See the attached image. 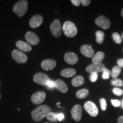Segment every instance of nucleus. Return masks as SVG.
I'll list each match as a JSON object with an SVG mask.
<instances>
[{
    "instance_id": "1",
    "label": "nucleus",
    "mask_w": 123,
    "mask_h": 123,
    "mask_svg": "<svg viewBox=\"0 0 123 123\" xmlns=\"http://www.w3.org/2000/svg\"><path fill=\"white\" fill-rule=\"evenodd\" d=\"M51 109L47 105H41L37 107L31 113L33 120L37 122H39L46 117Z\"/></svg>"
},
{
    "instance_id": "2",
    "label": "nucleus",
    "mask_w": 123,
    "mask_h": 123,
    "mask_svg": "<svg viewBox=\"0 0 123 123\" xmlns=\"http://www.w3.org/2000/svg\"><path fill=\"white\" fill-rule=\"evenodd\" d=\"M62 30L66 37L71 38L75 37L78 33V29L75 25L71 21H66L63 24Z\"/></svg>"
},
{
    "instance_id": "3",
    "label": "nucleus",
    "mask_w": 123,
    "mask_h": 123,
    "mask_svg": "<svg viewBox=\"0 0 123 123\" xmlns=\"http://www.w3.org/2000/svg\"><path fill=\"white\" fill-rule=\"evenodd\" d=\"M28 7V2L25 0H21L17 2L13 7V11L17 15V16L21 17L25 14Z\"/></svg>"
},
{
    "instance_id": "4",
    "label": "nucleus",
    "mask_w": 123,
    "mask_h": 123,
    "mask_svg": "<svg viewBox=\"0 0 123 123\" xmlns=\"http://www.w3.org/2000/svg\"><path fill=\"white\" fill-rule=\"evenodd\" d=\"M84 110L87 111L90 116L92 117H96L99 113V110L97 106L92 101H87L84 105Z\"/></svg>"
},
{
    "instance_id": "5",
    "label": "nucleus",
    "mask_w": 123,
    "mask_h": 123,
    "mask_svg": "<svg viewBox=\"0 0 123 123\" xmlns=\"http://www.w3.org/2000/svg\"><path fill=\"white\" fill-rule=\"evenodd\" d=\"M12 56L18 63H25L27 61V55L19 50H14L12 53Z\"/></svg>"
},
{
    "instance_id": "6",
    "label": "nucleus",
    "mask_w": 123,
    "mask_h": 123,
    "mask_svg": "<svg viewBox=\"0 0 123 123\" xmlns=\"http://www.w3.org/2000/svg\"><path fill=\"white\" fill-rule=\"evenodd\" d=\"M50 30L52 34L56 38L59 37L62 33V26L58 19H55L50 25Z\"/></svg>"
},
{
    "instance_id": "7",
    "label": "nucleus",
    "mask_w": 123,
    "mask_h": 123,
    "mask_svg": "<svg viewBox=\"0 0 123 123\" xmlns=\"http://www.w3.org/2000/svg\"><path fill=\"white\" fill-rule=\"evenodd\" d=\"M33 80L36 83L42 86H46L50 79L47 75L42 73H38L34 76Z\"/></svg>"
},
{
    "instance_id": "8",
    "label": "nucleus",
    "mask_w": 123,
    "mask_h": 123,
    "mask_svg": "<svg viewBox=\"0 0 123 123\" xmlns=\"http://www.w3.org/2000/svg\"><path fill=\"white\" fill-rule=\"evenodd\" d=\"M46 98L45 92L43 91L37 92L32 95L31 97V101L33 104H41L43 102Z\"/></svg>"
},
{
    "instance_id": "9",
    "label": "nucleus",
    "mask_w": 123,
    "mask_h": 123,
    "mask_svg": "<svg viewBox=\"0 0 123 123\" xmlns=\"http://www.w3.org/2000/svg\"><path fill=\"white\" fill-rule=\"evenodd\" d=\"M95 24L99 27L105 30L108 29L111 26V22L110 20L102 15L96 18L95 20Z\"/></svg>"
},
{
    "instance_id": "10",
    "label": "nucleus",
    "mask_w": 123,
    "mask_h": 123,
    "mask_svg": "<svg viewBox=\"0 0 123 123\" xmlns=\"http://www.w3.org/2000/svg\"><path fill=\"white\" fill-rule=\"evenodd\" d=\"M105 69V66L104 64H94L92 63L88 65L86 68V71L88 73H100L103 72Z\"/></svg>"
},
{
    "instance_id": "11",
    "label": "nucleus",
    "mask_w": 123,
    "mask_h": 123,
    "mask_svg": "<svg viewBox=\"0 0 123 123\" xmlns=\"http://www.w3.org/2000/svg\"><path fill=\"white\" fill-rule=\"evenodd\" d=\"M71 113L72 117L75 121H79L82 117V108L81 106L79 104L74 106L71 111Z\"/></svg>"
},
{
    "instance_id": "12",
    "label": "nucleus",
    "mask_w": 123,
    "mask_h": 123,
    "mask_svg": "<svg viewBox=\"0 0 123 123\" xmlns=\"http://www.w3.org/2000/svg\"><path fill=\"white\" fill-rule=\"evenodd\" d=\"M25 39L28 43L31 45H37L39 42V38L38 35L31 31H28L26 34Z\"/></svg>"
},
{
    "instance_id": "13",
    "label": "nucleus",
    "mask_w": 123,
    "mask_h": 123,
    "mask_svg": "<svg viewBox=\"0 0 123 123\" xmlns=\"http://www.w3.org/2000/svg\"><path fill=\"white\" fill-rule=\"evenodd\" d=\"M43 21V18L41 15H34L30 20L29 25L31 28H37L42 25Z\"/></svg>"
},
{
    "instance_id": "14",
    "label": "nucleus",
    "mask_w": 123,
    "mask_h": 123,
    "mask_svg": "<svg viewBox=\"0 0 123 123\" xmlns=\"http://www.w3.org/2000/svg\"><path fill=\"white\" fill-rule=\"evenodd\" d=\"M64 58L66 63L71 64V65L76 64L78 61V56H77V55L74 53H71V52L66 53L64 55Z\"/></svg>"
},
{
    "instance_id": "15",
    "label": "nucleus",
    "mask_w": 123,
    "mask_h": 123,
    "mask_svg": "<svg viewBox=\"0 0 123 123\" xmlns=\"http://www.w3.org/2000/svg\"><path fill=\"white\" fill-rule=\"evenodd\" d=\"M56 65V61L53 59L44 60L41 63V67L46 71L52 70L55 68Z\"/></svg>"
},
{
    "instance_id": "16",
    "label": "nucleus",
    "mask_w": 123,
    "mask_h": 123,
    "mask_svg": "<svg viewBox=\"0 0 123 123\" xmlns=\"http://www.w3.org/2000/svg\"><path fill=\"white\" fill-rule=\"evenodd\" d=\"M80 52L83 55L87 58L93 57L94 54V50L92 48V46L87 44L83 45L80 47Z\"/></svg>"
},
{
    "instance_id": "17",
    "label": "nucleus",
    "mask_w": 123,
    "mask_h": 123,
    "mask_svg": "<svg viewBox=\"0 0 123 123\" xmlns=\"http://www.w3.org/2000/svg\"><path fill=\"white\" fill-rule=\"evenodd\" d=\"M55 88L62 93H66L68 91V87L62 80L57 79L55 81Z\"/></svg>"
},
{
    "instance_id": "18",
    "label": "nucleus",
    "mask_w": 123,
    "mask_h": 123,
    "mask_svg": "<svg viewBox=\"0 0 123 123\" xmlns=\"http://www.w3.org/2000/svg\"><path fill=\"white\" fill-rule=\"evenodd\" d=\"M16 46L17 48L24 52H29L31 50V47L30 44L22 41H18L16 42Z\"/></svg>"
},
{
    "instance_id": "19",
    "label": "nucleus",
    "mask_w": 123,
    "mask_h": 123,
    "mask_svg": "<svg viewBox=\"0 0 123 123\" xmlns=\"http://www.w3.org/2000/svg\"><path fill=\"white\" fill-rule=\"evenodd\" d=\"M104 58V54L103 52L99 51L92 57V61L94 64L101 63V62L103 61Z\"/></svg>"
},
{
    "instance_id": "20",
    "label": "nucleus",
    "mask_w": 123,
    "mask_h": 123,
    "mask_svg": "<svg viewBox=\"0 0 123 123\" xmlns=\"http://www.w3.org/2000/svg\"><path fill=\"white\" fill-rule=\"evenodd\" d=\"M71 83L72 85H73L74 87H79V86L84 84V78L82 76H80V75H78V76H75V78H73V79L72 80Z\"/></svg>"
},
{
    "instance_id": "21",
    "label": "nucleus",
    "mask_w": 123,
    "mask_h": 123,
    "mask_svg": "<svg viewBox=\"0 0 123 123\" xmlns=\"http://www.w3.org/2000/svg\"><path fill=\"white\" fill-rule=\"evenodd\" d=\"M76 74V70L73 68H66L61 72V75L65 78H70Z\"/></svg>"
},
{
    "instance_id": "22",
    "label": "nucleus",
    "mask_w": 123,
    "mask_h": 123,
    "mask_svg": "<svg viewBox=\"0 0 123 123\" xmlns=\"http://www.w3.org/2000/svg\"><path fill=\"white\" fill-rule=\"evenodd\" d=\"M88 90L86 88H83L76 92V96L78 99H84L88 95Z\"/></svg>"
},
{
    "instance_id": "23",
    "label": "nucleus",
    "mask_w": 123,
    "mask_h": 123,
    "mask_svg": "<svg viewBox=\"0 0 123 123\" xmlns=\"http://www.w3.org/2000/svg\"><path fill=\"white\" fill-rule=\"evenodd\" d=\"M105 34L102 31H97L96 32V41L98 44H101L104 41Z\"/></svg>"
},
{
    "instance_id": "24",
    "label": "nucleus",
    "mask_w": 123,
    "mask_h": 123,
    "mask_svg": "<svg viewBox=\"0 0 123 123\" xmlns=\"http://www.w3.org/2000/svg\"><path fill=\"white\" fill-rule=\"evenodd\" d=\"M57 114H58L57 113L50 112L47 115V116H46V117L49 121H51V122H53V123L57 122V121H58L57 119Z\"/></svg>"
},
{
    "instance_id": "25",
    "label": "nucleus",
    "mask_w": 123,
    "mask_h": 123,
    "mask_svg": "<svg viewBox=\"0 0 123 123\" xmlns=\"http://www.w3.org/2000/svg\"><path fill=\"white\" fill-rule=\"evenodd\" d=\"M121 73V68L119 67L118 66H115L111 71V76L113 79H116V78L120 75V74Z\"/></svg>"
},
{
    "instance_id": "26",
    "label": "nucleus",
    "mask_w": 123,
    "mask_h": 123,
    "mask_svg": "<svg viewBox=\"0 0 123 123\" xmlns=\"http://www.w3.org/2000/svg\"><path fill=\"white\" fill-rule=\"evenodd\" d=\"M112 38L113 41L117 44H121L122 42V38L119 33H113L112 34Z\"/></svg>"
},
{
    "instance_id": "27",
    "label": "nucleus",
    "mask_w": 123,
    "mask_h": 123,
    "mask_svg": "<svg viewBox=\"0 0 123 123\" xmlns=\"http://www.w3.org/2000/svg\"><path fill=\"white\" fill-rule=\"evenodd\" d=\"M111 84L113 87H121L123 86V81L120 79H113L111 81Z\"/></svg>"
},
{
    "instance_id": "28",
    "label": "nucleus",
    "mask_w": 123,
    "mask_h": 123,
    "mask_svg": "<svg viewBox=\"0 0 123 123\" xmlns=\"http://www.w3.org/2000/svg\"><path fill=\"white\" fill-rule=\"evenodd\" d=\"M100 104L101 110L103 111H105L106 109H107V101H106V100L104 98H101L100 100Z\"/></svg>"
},
{
    "instance_id": "29",
    "label": "nucleus",
    "mask_w": 123,
    "mask_h": 123,
    "mask_svg": "<svg viewBox=\"0 0 123 123\" xmlns=\"http://www.w3.org/2000/svg\"><path fill=\"white\" fill-rule=\"evenodd\" d=\"M111 73L110 71V70L106 68L103 71V74H102V78L104 80L106 79H108L110 78V76Z\"/></svg>"
},
{
    "instance_id": "30",
    "label": "nucleus",
    "mask_w": 123,
    "mask_h": 123,
    "mask_svg": "<svg viewBox=\"0 0 123 123\" xmlns=\"http://www.w3.org/2000/svg\"><path fill=\"white\" fill-rule=\"evenodd\" d=\"M112 92L116 96H121L123 94V90L119 88H117V87L113 88V90H112Z\"/></svg>"
},
{
    "instance_id": "31",
    "label": "nucleus",
    "mask_w": 123,
    "mask_h": 123,
    "mask_svg": "<svg viewBox=\"0 0 123 123\" xmlns=\"http://www.w3.org/2000/svg\"><path fill=\"white\" fill-rule=\"evenodd\" d=\"M98 78V75L97 73H93L91 74L90 76V80L91 82H95L96 81Z\"/></svg>"
},
{
    "instance_id": "32",
    "label": "nucleus",
    "mask_w": 123,
    "mask_h": 123,
    "mask_svg": "<svg viewBox=\"0 0 123 123\" xmlns=\"http://www.w3.org/2000/svg\"><path fill=\"white\" fill-rule=\"evenodd\" d=\"M46 87L49 90H53V88H55V82L51 80H50L46 84Z\"/></svg>"
},
{
    "instance_id": "33",
    "label": "nucleus",
    "mask_w": 123,
    "mask_h": 123,
    "mask_svg": "<svg viewBox=\"0 0 123 123\" xmlns=\"http://www.w3.org/2000/svg\"><path fill=\"white\" fill-rule=\"evenodd\" d=\"M111 103L112 105H113L115 107H120L121 105V102L119 100L112 99L111 100Z\"/></svg>"
},
{
    "instance_id": "34",
    "label": "nucleus",
    "mask_w": 123,
    "mask_h": 123,
    "mask_svg": "<svg viewBox=\"0 0 123 123\" xmlns=\"http://www.w3.org/2000/svg\"><path fill=\"white\" fill-rule=\"evenodd\" d=\"M90 0H81V4L83 6H87L90 4Z\"/></svg>"
},
{
    "instance_id": "35",
    "label": "nucleus",
    "mask_w": 123,
    "mask_h": 123,
    "mask_svg": "<svg viewBox=\"0 0 123 123\" xmlns=\"http://www.w3.org/2000/svg\"><path fill=\"white\" fill-rule=\"evenodd\" d=\"M71 2H72L74 5L75 6H79L81 4V1L80 0H71Z\"/></svg>"
},
{
    "instance_id": "36",
    "label": "nucleus",
    "mask_w": 123,
    "mask_h": 123,
    "mask_svg": "<svg viewBox=\"0 0 123 123\" xmlns=\"http://www.w3.org/2000/svg\"><path fill=\"white\" fill-rule=\"evenodd\" d=\"M64 119V115L63 113H59L57 114V119L59 121H62Z\"/></svg>"
},
{
    "instance_id": "37",
    "label": "nucleus",
    "mask_w": 123,
    "mask_h": 123,
    "mask_svg": "<svg viewBox=\"0 0 123 123\" xmlns=\"http://www.w3.org/2000/svg\"><path fill=\"white\" fill-rule=\"evenodd\" d=\"M117 63L118 64V66L120 67V68H123V59H119L117 60Z\"/></svg>"
},
{
    "instance_id": "38",
    "label": "nucleus",
    "mask_w": 123,
    "mask_h": 123,
    "mask_svg": "<svg viewBox=\"0 0 123 123\" xmlns=\"http://www.w3.org/2000/svg\"><path fill=\"white\" fill-rule=\"evenodd\" d=\"M117 123H123V116H120L117 119Z\"/></svg>"
},
{
    "instance_id": "39",
    "label": "nucleus",
    "mask_w": 123,
    "mask_h": 123,
    "mask_svg": "<svg viewBox=\"0 0 123 123\" xmlns=\"http://www.w3.org/2000/svg\"><path fill=\"white\" fill-rule=\"evenodd\" d=\"M121 17L123 18V9H122V10H121Z\"/></svg>"
},
{
    "instance_id": "40",
    "label": "nucleus",
    "mask_w": 123,
    "mask_h": 123,
    "mask_svg": "<svg viewBox=\"0 0 123 123\" xmlns=\"http://www.w3.org/2000/svg\"><path fill=\"white\" fill-rule=\"evenodd\" d=\"M121 38H122V39L123 40V32L122 33V35H121Z\"/></svg>"
},
{
    "instance_id": "41",
    "label": "nucleus",
    "mask_w": 123,
    "mask_h": 123,
    "mask_svg": "<svg viewBox=\"0 0 123 123\" xmlns=\"http://www.w3.org/2000/svg\"><path fill=\"white\" fill-rule=\"evenodd\" d=\"M122 107H123V100L122 101Z\"/></svg>"
},
{
    "instance_id": "42",
    "label": "nucleus",
    "mask_w": 123,
    "mask_h": 123,
    "mask_svg": "<svg viewBox=\"0 0 123 123\" xmlns=\"http://www.w3.org/2000/svg\"><path fill=\"white\" fill-rule=\"evenodd\" d=\"M0 99H1V94H0Z\"/></svg>"
},
{
    "instance_id": "43",
    "label": "nucleus",
    "mask_w": 123,
    "mask_h": 123,
    "mask_svg": "<svg viewBox=\"0 0 123 123\" xmlns=\"http://www.w3.org/2000/svg\"></svg>"
},
{
    "instance_id": "44",
    "label": "nucleus",
    "mask_w": 123,
    "mask_h": 123,
    "mask_svg": "<svg viewBox=\"0 0 123 123\" xmlns=\"http://www.w3.org/2000/svg\"></svg>"
},
{
    "instance_id": "45",
    "label": "nucleus",
    "mask_w": 123,
    "mask_h": 123,
    "mask_svg": "<svg viewBox=\"0 0 123 123\" xmlns=\"http://www.w3.org/2000/svg\"><path fill=\"white\" fill-rule=\"evenodd\" d=\"M0 86H1V84H0Z\"/></svg>"
}]
</instances>
